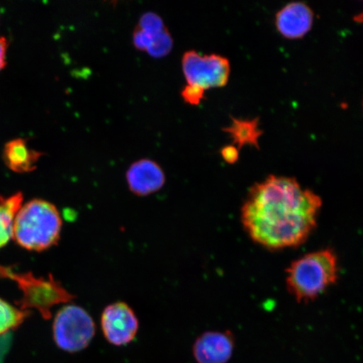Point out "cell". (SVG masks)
Segmentation results:
<instances>
[{"mask_svg":"<svg viewBox=\"0 0 363 363\" xmlns=\"http://www.w3.org/2000/svg\"><path fill=\"white\" fill-rule=\"evenodd\" d=\"M7 40L0 36V70L6 65Z\"/></svg>","mask_w":363,"mask_h":363,"instance_id":"e0dca14e","label":"cell"},{"mask_svg":"<svg viewBox=\"0 0 363 363\" xmlns=\"http://www.w3.org/2000/svg\"><path fill=\"white\" fill-rule=\"evenodd\" d=\"M340 267L333 249L306 254L286 269L288 291L298 303L315 301L337 282Z\"/></svg>","mask_w":363,"mask_h":363,"instance_id":"7a4b0ae2","label":"cell"},{"mask_svg":"<svg viewBox=\"0 0 363 363\" xmlns=\"http://www.w3.org/2000/svg\"><path fill=\"white\" fill-rule=\"evenodd\" d=\"M29 312L12 306L0 298V335L19 326Z\"/></svg>","mask_w":363,"mask_h":363,"instance_id":"5bb4252c","label":"cell"},{"mask_svg":"<svg viewBox=\"0 0 363 363\" xmlns=\"http://www.w3.org/2000/svg\"><path fill=\"white\" fill-rule=\"evenodd\" d=\"M203 89L196 87V86L186 85L182 90V98L184 101L190 104V106H199L204 98Z\"/></svg>","mask_w":363,"mask_h":363,"instance_id":"9a60e30c","label":"cell"},{"mask_svg":"<svg viewBox=\"0 0 363 363\" xmlns=\"http://www.w3.org/2000/svg\"><path fill=\"white\" fill-rule=\"evenodd\" d=\"M234 349L235 337L230 330L206 331L195 340L193 354L198 363H227Z\"/></svg>","mask_w":363,"mask_h":363,"instance_id":"ba28073f","label":"cell"},{"mask_svg":"<svg viewBox=\"0 0 363 363\" xmlns=\"http://www.w3.org/2000/svg\"><path fill=\"white\" fill-rule=\"evenodd\" d=\"M225 130L230 135L234 143H238L240 146L249 143L256 145L257 138L261 133L257 130L255 121L234 120L233 124Z\"/></svg>","mask_w":363,"mask_h":363,"instance_id":"4fadbf2b","label":"cell"},{"mask_svg":"<svg viewBox=\"0 0 363 363\" xmlns=\"http://www.w3.org/2000/svg\"><path fill=\"white\" fill-rule=\"evenodd\" d=\"M21 193L9 198L0 197V248L6 246L13 238V225L16 216L21 208Z\"/></svg>","mask_w":363,"mask_h":363,"instance_id":"7c38bea8","label":"cell"},{"mask_svg":"<svg viewBox=\"0 0 363 363\" xmlns=\"http://www.w3.org/2000/svg\"><path fill=\"white\" fill-rule=\"evenodd\" d=\"M221 155L226 162L234 163L238 161V151L235 147L227 146L221 150Z\"/></svg>","mask_w":363,"mask_h":363,"instance_id":"2e32d148","label":"cell"},{"mask_svg":"<svg viewBox=\"0 0 363 363\" xmlns=\"http://www.w3.org/2000/svg\"><path fill=\"white\" fill-rule=\"evenodd\" d=\"M40 153L30 149L25 140L16 139L6 144L4 159L9 169L16 172H29L35 169Z\"/></svg>","mask_w":363,"mask_h":363,"instance_id":"8fae6325","label":"cell"},{"mask_svg":"<svg viewBox=\"0 0 363 363\" xmlns=\"http://www.w3.org/2000/svg\"><path fill=\"white\" fill-rule=\"evenodd\" d=\"M314 13L305 3L293 2L287 4L276 16V26L279 33L288 39L303 38L311 30Z\"/></svg>","mask_w":363,"mask_h":363,"instance_id":"30bf717a","label":"cell"},{"mask_svg":"<svg viewBox=\"0 0 363 363\" xmlns=\"http://www.w3.org/2000/svg\"><path fill=\"white\" fill-rule=\"evenodd\" d=\"M104 338L116 347H123L135 339L139 321L133 308L125 302H116L104 308L101 315Z\"/></svg>","mask_w":363,"mask_h":363,"instance_id":"52a82bcc","label":"cell"},{"mask_svg":"<svg viewBox=\"0 0 363 363\" xmlns=\"http://www.w3.org/2000/svg\"><path fill=\"white\" fill-rule=\"evenodd\" d=\"M322 199L288 177L269 175L250 189L240 208L244 230L269 251L305 243L316 229Z\"/></svg>","mask_w":363,"mask_h":363,"instance_id":"6da1fadb","label":"cell"},{"mask_svg":"<svg viewBox=\"0 0 363 363\" xmlns=\"http://www.w3.org/2000/svg\"><path fill=\"white\" fill-rule=\"evenodd\" d=\"M62 221L54 204L34 199L21 206L13 225V238L23 248L42 252L60 240Z\"/></svg>","mask_w":363,"mask_h":363,"instance_id":"3957f363","label":"cell"},{"mask_svg":"<svg viewBox=\"0 0 363 363\" xmlns=\"http://www.w3.org/2000/svg\"><path fill=\"white\" fill-rule=\"evenodd\" d=\"M96 326L84 308L68 305L57 312L53 323V338L62 350L75 353L84 350L92 342Z\"/></svg>","mask_w":363,"mask_h":363,"instance_id":"5b68a950","label":"cell"},{"mask_svg":"<svg viewBox=\"0 0 363 363\" xmlns=\"http://www.w3.org/2000/svg\"><path fill=\"white\" fill-rule=\"evenodd\" d=\"M182 68L187 84L204 91L224 87L229 81L230 62L217 54L201 55L196 51L186 52L182 58Z\"/></svg>","mask_w":363,"mask_h":363,"instance_id":"8992f818","label":"cell"},{"mask_svg":"<svg viewBox=\"0 0 363 363\" xmlns=\"http://www.w3.org/2000/svg\"><path fill=\"white\" fill-rule=\"evenodd\" d=\"M126 181L130 192L136 196H148L164 186L166 175L157 162L151 159H140L127 170Z\"/></svg>","mask_w":363,"mask_h":363,"instance_id":"9c48e42d","label":"cell"},{"mask_svg":"<svg viewBox=\"0 0 363 363\" xmlns=\"http://www.w3.org/2000/svg\"><path fill=\"white\" fill-rule=\"evenodd\" d=\"M15 281L22 291L23 297L17 303L21 310L35 308L45 319L52 316V308L62 303L70 302L75 298L52 275L48 279L36 278L30 274H18L9 267L0 266V279Z\"/></svg>","mask_w":363,"mask_h":363,"instance_id":"277c9868","label":"cell"}]
</instances>
